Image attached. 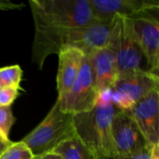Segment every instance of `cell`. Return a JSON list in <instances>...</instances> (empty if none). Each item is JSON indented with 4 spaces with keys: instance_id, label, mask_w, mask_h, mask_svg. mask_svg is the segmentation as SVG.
Here are the masks:
<instances>
[{
    "instance_id": "7a4b0ae2",
    "label": "cell",
    "mask_w": 159,
    "mask_h": 159,
    "mask_svg": "<svg viewBox=\"0 0 159 159\" xmlns=\"http://www.w3.org/2000/svg\"><path fill=\"white\" fill-rule=\"evenodd\" d=\"M116 110L108 89L100 93L99 100L91 110L73 116L75 137L99 158L116 157L112 122Z\"/></svg>"
},
{
    "instance_id": "ac0fdd59",
    "label": "cell",
    "mask_w": 159,
    "mask_h": 159,
    "mask_svg": "<svg viewBox=\"0 0 159 159\" xmlns=\"http://www.w3.org/2000/svg\"><path fill=\"white\" fill-rule=\"evenodd\" d=\"M21 89L14 87H2L0 89V106H11L19 96V90Z\"/></svg>"
},
{
    "instance_id": "4fadbf2b",
    "label": "cell",
    "mask_w": 159,
    "mask_h": 159,
    "mask_svg": "<svg viewBox=\"0 0 159 159\" xmlns=\"http://www.w3.org/2000/svg\"><path fill=\"white\" fill-rule=\"evenodd\" d=\"M59 67L57 74L58 97L65 94L75 81L85 54L75 48H62L59 53Z\"/></svg>"
},
{
    "instance_id": "52a82bcc",
    "label": "cell",
    "mask_w": 159,
    "mask_h": 159,
    "mask_svg": "<svg viewBox=\"0 0 159 159\" xmlns=\"http://www.w3.org/2000/svg\"><path fill=\"white\" fill-rule=\"evenodd\" d=\"M159 12L130 19L132 30L146 62V70L159 76Z\"/></svg>"
},
{
    "instance_id": "7c38bea8",
    "label": "cell",
    "mask_w": 159,
    "mask_h": 159,
    "mask_svg": "<svg viewBox=\"0 0 159 159\" xmlns=\"http://www.w3.org/2000/svg\"><path fill=\"white\" fill-rule=\"evenodd\" d=\"M99 93L111 89L118 76V69L114 52L110 48H96L86 55Z\"/></svg>"
},
{
    "instance_id": "e0dca14e",
    "label": "cell",
    "mask_w": 159,
    "mask_h": 159,
    "mask_svg": "<svg viewBox=\"0 0 159 159\" xmlns=\"http://www.w3.org/2000/svg\"><path fill=\"white\" fill-rule=\"evenodd\" d=\"M15 121L11 106H0V137L7 143L11 142L9 132Z\"/></svg>"
},
{
    "instance_id": "7402d4cb",
    "label": "cell",
    "mask_w": 159,
    "mask_h": 159,
    "mask_svg": "<svg viewBox=\"0 0 159 159\" xmlns=\"http://www.w3.org/2000/svg\"><path fill=\"white\" fill-rule=\"evenodd\" d=\"M150 159H159V144L152 146Z\"/></svg>"
},
{
    "instance_id": "8992f818",
    "label": "cell",
    "mask_w": 159,
    "mask_h": 159,
    "mask_svg": "<svg viewBox=\"0 0 159 159\" xmlns=\"http://www.w3.org/2000/svg\"><path fill=\"white\" fill-rule=\"evenodd\" d=\"M99 97L100 93L96 89L89 60L85 56L75 81L65 94L57 98L56 102L62 112L75 116L91 110Z\"/></svg>"
},
{
    "instance_id": "277c9868",
    "label": "cell",
    "mask_w": 159,
    "mask_h": 159,
    "mask_svg": "<svg viewBox=\"0 0 159 159\" xmlns=\"http://www.w3.org/2000/svg\"><path fill=\"white\" fill-rule=\"evenodd\" d=\"M107 47L116 56L119 75L145 70L143 66L144 58L134 35L130 19L120 16L113 18Z\"/></svg>"
},
{
    "instance_id": "9c48e42d",
    "label": "cell",
    "mask_w": 159,
    "mask_h": 159,
    "mask_svg": "<svg viewBox=\"0 0 159 159\" xmlns=\"http://www.w3.org/2000/svg\"><path fill=\"white\" fill-rule=\"evenodd\" d=\"M95 20L111 21L120 16L132 19L143 14L159 12L158 0H89Z\"/></svg>"
},
{
    "instance_id": "8fae6325",
    "label": "cell",
    "mask_w": 159,
    "mask_h": 159,
    "mask_svg": "<svg viewBox=\"0 0 159 159\" xmlns=\"http://www.w3.org/2000/svg\"><path fill=\"white\" fill-rule=\"evenodd\" d=\"M127 113L136 123L146 142L151 145L159 144V89L144 97Z\"/></svg>"
},
{
    "instance_id": "d6986e66",
    "label": "cell",
    "mask_w": 159,
    "mask_h": 159,
    "mask_svg": "<svg viewBox=\"0 0 159 159\" xmlns=\"http://www.w3.org/2000/svg\"><path fill=\"white\" fill-rule=\"evenodd\" d=\"M151 150H152V146L143 150L142 152L135 154L133 156L128 157H113V158L109 159H150V156H151Z\"/></svg>"
},
{
    "instance_id": "2e32d148",
    "label": "cell",
    "mask_w": 159,
    "mask_h": 159,
    "mask_svg": "<svg viewBox=\"0 0 159 159\" xmlns=\"http://www.w3.org/2000/svg\"><path fill=\"white\" fill-rule=\"evenodd\" d=\"M34 156L23 142L11 143L0 155V159H34Z\"/></svg>"
},
{
    "instance_id": "5bb4252c",
    "label": "cell",
    "mask_w": 159,
    "mask_h": 159,
    "mask_svg": "<svg viewBox=\"0 0 159 159\" xmlns=\"http://www.w3.org/2000/svg\"><path fill=\"white\" fill-rule=\"evenodd\" d=\"M52 152L62 159H101L90 152L75 136L61 143Z\"/></svg>"
},
{
    "instance_id": "9a60e30c",
    "label": "cell",
    "mask_w": 159,
    "mask_h": 159,
    "mask_svg": "<svg viewBox=\"0 0 159 159\" xmlns=\"http://www.w3.org/2000/svg\"><path fill=\"white\" fill-rule=\"evenodd\" d=\"M22 76V70L20 65H10L0 68V84L2 87L19 88Z\"/></svg>"
},
{
    "instance_id": "3957f363",
    "label": "cell",
    "mask_w": 159,
    "mask_h": 159,
    "mask_svg": "<svg viewBox=\"0 0 159 159\" xmlns=\"http://www.w3.org/2000/svg\"><path fill=\"white\" fill-rule=\"evenodd\" d=\"M73 116L62 112L57 102L44 120L33 129L23 142L34 156L52 152L61 143L75 137Z\"/></svg>"
},
{
    "instance_id": "cb8c5ba5",
    "label": "cell",
    "mask_w": 159,
    "mask_h": 159,
    "mask_svg": "<svg viewBox=\"0 0 159 159\" xmlns=\"http://www.w3.org/2000/svg\"><path fill=\"white\" fill-rule=\"evenodd\" d=\"M1 88H2V86H1V84H0V89H1Z\"/></svg>"
},
{
    "instance_id": "44dd1931",
    "label": "cell",
    "mask_w": 159,
    "mask_h": 159,
    "mask_svg": "<svg viewBox=\"0 0 159 159\" xmlns=\"http://www.w3.org/2000/svg\"><path fill=\"white\" fill-rule=\"evenodd\" d=\"M34 159H62L61 157L54 152H48L38 156H34Z\"/></svg>"
},
{
    "instance_id": "ffe728a7",
    "label": "cell",
    "mask_w": 159,
    "mask_h": 159,
    "mask_svg": "<svg viewBox=\"0 0 159 159\" xmlns=\"http://www.w3.org/2000/svg\"><path fill=\"white\" fill-rule=\"evenodd\" d=\"M23 4H16L10 1H0V9L1 10H10V9H18L21 8Z\"/></svg>"
},
{
    "instance_id": "6da1fadb",
    "label": "cell",
    "mask_w": 159,
    "mask_h": 159,
    "mask_svg": "<svg viewBox=\"0 0 159 159\" xmlns=\"http://www.w3.org/2000/svg\"><path fill=\"white\" fill-rule=\"evenodd\" d=\"M29 5L34 24L32 61L39 69L59 53L67 31L95 20L89 0H30Z\"/></svg>"
},
{
    "instance_id": "5b68a950",
    "label": "cell",
    "mask_w": 159,
    "mask_h": 159,
    "mask_svg": "<svg viewBox=\"0 0 159 159\" xmlns=\"http://www.w3.org/2000/svg\"><path fill=\"white\" fill-rule=\"evenodd\" d=\"M156 89H159L158 75L138 70L119 75L110 91L114 106L127 111Z\"/></svg>"
},
{
    "instance_id": "ba28073f",
    "label": "cell",
    "mask_w": 159,
    "mask_h": 159,
    "mask_svg": "<svg viewBox=\"0 0 159 159\" xmlns=\"http://www.w3.org/2000/svg\"><path fill=\"white\" fill-rule=\"evenodd\" d=\"M112 140L116 157H128L151 146L133 119L120 110L113 118Z\"/></svg>"
},
{
    "instance_id": "603a6c76",
    "label": "cell",
    "mask_w": 159,
    "mask_h": 159,
    "mask_svg": "<svg viewBox=\"0 0 159 159\" xmlns=\"http://www.w3.org/2000/svg\"><path fill=\"white\" fill-rule=\"evenodd\" d=\"M11 143L12 142H10V143H7V142H6L5 140H3L1 137H0V155L7 148V146L8 145H10L11 144Z\"/></svg>"
},
{
    "instance_id": "30bf717a",
    "label": "cell",
    "mask_w": 159,
    "mask_h": 159,
    "mask_svg": "<svg viewBox=\"0 0 159 159\" xmlns=\"http://www.w3.org/2000/svg\"><path fill=\"white\" fill-rule=\"evenodd\" d=\"M111 26L112 20H93L87 25L73 28L62 36L61 48L65 47L75 48L87 55L96 48L107 47L110 39Z\"/></svg>"
}]
</instances>
